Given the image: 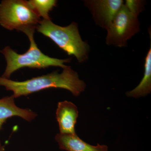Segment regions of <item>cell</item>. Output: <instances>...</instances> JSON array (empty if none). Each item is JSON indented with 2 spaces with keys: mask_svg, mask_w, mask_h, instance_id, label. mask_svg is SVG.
<instances>
[{
  "mask_svg": "<svg viewBox=\"0 0 151 151\" xmlns=\"http://www.w3.org/2000/svg\"><path fill=\"white\" fill-rule=\"evenodd\" d=\"M0 151H5V148L4 146H1L0 148Z\"/></svg>",
  "mask_w": 151,
  "mask_h": 151,
  "instance_id": "obj_13",
  "label": "cell"
},
{
  "mask_svg": "<svg viewBox=\"0 0 151 151\" xmlns=\"http://www.w3.org/2000/svg\"><path fill=\"white\" fill-rule=\"evenodd\" d=\"M38 32L50 38L68 55H73L79 63L88 58L89 46L81 39L78 25L73 22L66 27L55 24L51 19H42L37 26Z\"/></svg>",
  "mask_w": 151,
  "mask_h": 151,
  "instance_id": "obj_3",
  "label": "cell"
},
{
  "mask_svg": "<svg viewBox=\"0 0 151 151\" xmlns=\"http://www.w3.org/2000/svg\"><path fill=\"white\" fill-rule=\"evenodd\" d=\"M0 86L13 92L17 98L50 88H62L70 91L74 96L84 92L86 84L70 66L63 68L62 73L53 72L23 81H13L0 76Z\"/></svg>",
  "mask_w": 151,
  "mask_h": 151,
  "instance_id": "obj_1",
  "label": "cell"
},
{
  "mask_svg": "<svg viewBox=\"0 0 151 151\" xmlns=\"http://www.w3.org/2000/svg\"><path fill=\"white\" fill-rule=\"evenodd\" d=\"M122 0H86L84 4L96 25L106 30L124 4Z\"/></svg>",
  "mask_w": 151,
  "mask_h": 151,
  "instance_id": "obj_6",
  "label": "cell"
},
{
  "mask_svg": "<svg viewBox=\"0 0 151 151\" xmlns=\"http://www.w3.org/2000/svg\"><path fill=\"white\" fill-rule=\"evenodd\" d=\"M14 98L12 95L0 99V131L2 129L3 124L9 118L17 116L27 122H31L37 117V114L31 110L22 109L17 106L15 103ZM1 146L0 142V148Z\"/></svg>",
  "mask_w": 151,
  "mask_h": 151,
  "instance_id": "obj_8",
  "label": "cell"
},
{
  "mask_svg": "<svg viewBox=\"0 0 151 151\" xmlns=\"http://www.w3.org/2000/svg\"><path fill=\"white\" fill-rule=\"evenodd\" d=\"M40 17L43 19H50L49 13L56 6L57 1L54 0H30L29 1Z\"/></svg>",
  "mask_w": 151,
  "mask_h": 151,
  "instance_id": "obj_11",
  "label": "cell"
},
{
  "mask_svg": "<svg viewBox=\"0 0 151 151\" xmlns=\"http://www.w3.org/2000/svg\"><path fill=\"white\" fill-rule=\"evenodd\" d=\"M78 116V108L73 103L67 101L59 102L56 116L60 133L76 134L75 127Z\"/></svg>",
  "mask_w": 151,
  "mask_h": 151,
  "instance_id": "obj_7",
  "label": "cell"
},
{
  "mask_svg": "<svg viewBox=\"0 0 151 151\" xmlns=\"http://www.w3.org/2000/svg\"><path fill=\"white\" fill-rule=\"evenodd\" d=\"M55 139L60 149L67 151H108V147L97 144L91 145L78 137L76 134H57Z\"/></svg>",
  "mask_w": 151,
  "mask_h": 151,
  "instance_id": "obj_9",
  "label": "cell"
},
{
  "mask_svg": "<svg viewBox=\"0 0 151 151\" xmlns=\"http://www.w3.org/2000/svg\"><path fill=\"white\" fill-rule=\"evenodd\" d=\"M124 4L132 13L137 17L145 9L144 1L140 0H127Z\"/></svg>",
  "mask_w": 151,
  "mask_h": 151,
  "instance_id": "obj_12",
  "label": "cell"
},
{
  "mask_svg": "<svg viewBox=\"0 0 151 151\" xmlns=\"http://www.w3.org/2000/svg\"><path fill=\"white\" fill-rule=\"evenodd\" d=\"M151 92V44L145 58V72L140 83L136 88L127 92V96L139 98L145 97Z\"/></svg>",
  "mask_w": 151,
  "mask_h": 151,
  "instance_id": "obj_10",
  "label": "cell"
},
{
  "mask_svg": "<svg viewBox=\"0 0 151 151\" xmlns=\"http://www.w3.org/2000/svg\"><path fill=\"white\" fill-rule=\"evenodd\" d=\"M35 28L28 29L23 31L27 36L30 45L26 52L19 54L10 47H5L1 52L3 53L6 61V67L2 77L9 79L14 72L24 67L45 68L50 66H58L64 68L67 66L65 63L70 62L71 58L60 59L45 55L37 47L34 39Z\"/></svg>",
  "mask_w": 151,
  "mask_h": 151,
  "instance_id": "obj_2",
  "label": "cell"
},
{
  "mask_svg": "<svg viewBox=\"0 0 151 151\" xmlns=\"http://www.w3.org/2000/svg\"><path fill=\"white\" fill-rule=\"evenodd\" d=\"M140 29L138 17L132 13L124 4L106 30L105 42L107 45L117 47L127 46L128 41L139 32Z\"/></svg>",
  "mask_w": 151,
  "mask_h": 151,
  "instance_id": "obj_5",
  "label": "cell"
},
{
  "mask_svg": "<svg viewBox=\"0 0 151 151\" xmlns=\"http://www.w3.org/2000/svg\"><path fill=\"white\" fill-rule=\"evenodd\" d=\"M40 18L29 1L5 0L0 4V24L6 29H35Z\"/></svg>",
  "mask_w": 151,
  "mask_h": 151,
  "instance_id": "obj_4",
  "label": "cell"
}]
</instances>
